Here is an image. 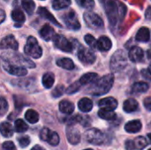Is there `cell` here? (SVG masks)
I'll return each instance as SVG.
<instances>
[{
  "instance_id": "obj_1",
  "label": "cell",
  "mask_w": 151,
  "mask_h": 150,
  "mask_svg": "<svg viewBox=\"0 0 151 150\" xmlns=\"http://www.w3.org/2000/svg\"><path fill=\"white\" fill-rule=\"evenodd\" d=\"M100 2L104 8L110 23L112 26L117 25L119 20L125 17L127 8L121 2L117 0H100Z\"/></svg>"
},
{
  "instance_id": "obj_2",
  "label": "cell",
  "mask_w": 151,
  "mask_h": 150,
  "mask_svg": "<svg viewBox=\"0 0 151 150\" xmlns=\"http://www.w3.org/2000/svg\"><path fill=\"white\" fill-rule=\"evenodd\" d=\"M114 81L112 74H107L94 82V85L89 88L90 94L93 95H102L107 94L111 88Z\"/></svg>"
},
{
  "instance_id": "obj_3",
  "label": "cell",
  "mask_w": 151,
  "mask_h": 150,
  "mask_svg": "<svg viewBox=\"0 0 151 150\" xmlns=\"http://www.w3.org/2000/svg\"><path fill=\"white\" fill-rule=\"evenodd\" d=\"M3 59L5 62H8L10 64H14L15 65H19V66H25V67H28V68H35V65L34 64V62H32L31 60L24 57L21 54H18V53H4L2 55Z\"/></svg>"
},
{
  "instance_id": "obj_4",
  "label": "cell",
  "mask_w": 151,
  "mask_h": 150,
  "mask_svg": "<svg viewBox=\"0 0 151 150\" xmlns=\"http://www.w3.org/2000/svg\"><path fill=\"white\" fill-rule=\"evenodd\" d=\"M111 69L113 72H119L123 70L127 65V57L124 50H117L111 57Z\"/></svg>"
},
{
  "instance_id": "obj_5",
  "label": "cell",
  "mask_w": 151,
  "mask_h": 150,
  "mask_svg": "<svg viewBox=\"0 0 151 150\" xmlns=\"http://www.w3.org/2000/svg\"><path fill=\"white\" fill-rule=\"evenodd\" d=\"M25 53L34 58H40L42 55V50L38 44L37 40L34 36H29L24 48Z\"/></svg>"
},
{
  "instance_id": "obj_6",
  "label": "cell",
  "mask_w": 151,
  "mask_h": 150,
  "mask_svg": "<svg viewBox=\"0 0 151 150\" xmlns=\"http://www.w3.org/2000/svg\"><path fill=\"white\" fill-rule=\"evenodd\" d=\"M83 19L87 26L92 29H100L104 27V21L99 15L92 11H87L84 13Z\"/></svg>"
},
{
  "instance_id": "obj_7",
  "label": "cell",
  "mask_w": 151,
  "mask_h": 150,
  "mask_svg": "<svg viewBox=\"0 0 151 150\" xmlns=\"http://www.w3.org/2000/svg\"><path fill=\"white\" fill-rule=\"evenodd\" d=\"M64 22L65 24V26L72 30H79L81 28V24L80 21L77 18V15L75 13L74 11L70 10L69 11H67L66 13H65L64 17H63Z\"/></svg>"
},
{
  "instance_id": "obj_8",
  "label": "cell",
  "mask_w": 151,
  "mask_h": 150,
  "mask_svg": "<svg viewBox=\"0 0 151 150\" xmlns=\"http://www.w3.org/2000/svg\"><path fill=\"white\" fill-rule=\"evenodd\" d=\"M87 141L95 145H101L104 142L105 137L104 134L98 129L92 128L86 132Z\"/></svg>"
},
{
  "instance_id": "obj_9",
  "label": "cell",
  "mask_w": 151,
  "mask_h": 150,
  "mask_svg": "<svg viewBox=\"0 0 151 150\" xmlns=\"http://www.w3.org/2000/svg\"><path fill=\"white\" fill-rule=\"evenodd\" d=\"M41 140L48 142L51 146H57L59 143V136L56 132L50 130L49 128H43L40 132Z\"/></svg>"
},
{
  "instance_id": "obj_10",
  "label": "cell",
  "mask_w": 151,
  "mask_h": 150,
  "mask_svg": "<svg viewBox=\"0 0 151 150\" xmlns=\"http://www.w3.org/2000/svg\"><path fill=\"white\" fill-rule=\"evenodd\" d=\"M54 45L65 52H71L73 50V44L65 36L61 34H55L52 38Z\"/></svg>"
},
{
  "instance_id": "obj_11",
  "label": "cell",
  "mask_w": 151,
  "mask_h": 150,
  "mask_svg": "<svg viewBox=\"0 0 151 150\" xmlns=\"http://www.w3.org/2000/svg\"><path fill=\"white\" fill-rule=\"evenodd\" d=\"M3 67L8 73L14 75V76L21 77V76L27 75V71L25 67L19 66V65H15L10 64L8 62H5V61L4 62Z\"/></svg>"
},
{
  "instance_id": "obj_12",
  "label": "cell",
  "mask_w": 151,
  "mask_h": 150,
  "mask_svg": "<svg viewBox=\"0 0 151 150\" xmlns=\"http://www.w3.org/2000/svg\"><path fill=\"white\" fill-rule=\"evenodd\" d=\"M78 57L83 64L86 65H91L96 61V56L93 51L86 48H81L78 51Z\"/></svg>"
},
{
  "instance_id": "obj_13",
  "label": "cell",
  "mask_w": 151,
  "mask_h": 150,
  "mask_svg": "<svg viewBox=\"0 0 151 150\" xmlns=\"http://www.w3.org/2000/svg\"><path fill=\"white\" fill-rule=\"evenodd\" d=\"M19 48V43L14 38L13 35L10 34L5 36L0 42V49L2 50H8L11 49L12 50H17Z\"/></svg>"
},
{
  "instance_id": "obj_14",
  "label": "cell",
  "mask_w": 151,
  "mask_h": 150,
  "mask_svg": "<svg viewBox=\"0 0 151 150\" xmlns=\"http://www.w3.org/2000/svg\"><path fill=\"white\" fill-rule=\"evenodd\" d=\"M66 136L68 141L73 145H76L81 141V133L79 130L71 125H69L66 128Z\"/></svg>"
},
{
  "instance_id": "obj_15",
  "label": "cell",
  "mask_w": 151,
  "mask_h": 150,
  "mask_svg": "<svg viewBox=\"0 0 151 150\" xmlns=\"http://www.w3.org/2000/svg\"><path fill=\"white\" fill-rule=\"evenodd\" d=\"M98 105L101 109L114 111L118 107V102L113 97H107V98H104L100 100V102L98 103Z\"/></svg>"
},
{
  "instance_id": "obj_16",
  "label": "cell",
  "mask_w": 151,
  "mask_h": 150,
  "mask_svg": "<svg viewBox=\"0 0 151 150\" xmlns=\"http://www.w3.org/2000/svg\"><path fill=\"white\" fill-rule=\"evenodd\" d=\"M143 57H144L143 50L140 47L134 46L129 50V59L132 62H134V63L141 62L143 59Z\"/></svg>"
},
{
  "instance_id": "obj_17",
  "label": "cell",
  "mask_w": 151,
  "mask_h": 150,
  "mask_svg": "<svg viewBox=\"0 0 151 150\" xmlns=\"http://www.w3.org/2000/svg\"><path fill=\"white\" fill-rule=\"evenodd\" d=\"M111 48V41L107 36H101L96 42V49L100 51H108Z\"/></svg>"
},
{
  "instance_id": "obj_18",
  "label": "cell",
  "mask_w": 151,
  "mask_h": 150,
  "mask_svg": "<svg viewBox=\"0 0 151 150\" xmlns=\"http://www.w3.org/2000/svg\"><path fill=\"white\" fill-rule=\"evenodd\" d=\"M40 35L44 41L49 42L55 35V31L50 25H44L40 30Z\"/></svg>"
},
{
  "instance_id": "obj_19",
  "label": "cell",
  "mask_w": 151,
  "mask_h": 150,
  "mask_svg": "<svg viewBox=\"0 0 151 150\" xmlns=\"http://www.w3.org/2000/svg\"><path fill=\"white\" fill-rule=\"evenodd\" d=\"M37 13L41 16V17H42V18H44V19H46L47 20H49L50 22H51V23H53L54 25H56V26H58V27H61V25L58 23V21L55 19V17L45 8V7H40L39 9H38V11H37Z\"/></svg>"
},
{
  "instance_id": "obj_20",
  "label": "cell",
  "mask_w": 151,
  "mask_h": 150,
  "mask_svg": "<svg viewBox=\"0 0 151 150\" xmlns=\"http://www.w3.org/2000/svg\"><path fill=\"white\" fill-rule=\"evenodd\" d=\"M16 3H19L20 6L29 14L32 15L35 9V4L33 0H16Z\"/></svg>"
},
{
  "instance_id": "obj_21",
  "label": "cell",
  "mask_w": 151,
  "mask_h": 150,
  "mask_svg": "<svg viewBox=\"0 0 151 150\" xmlns=\"http://www.w3.org/2000/svg\"><path fill=\"white\" fill-rule=\"evenodd\" d=\"M59 111L66 115H70L74 111V105L73 103L67 101V100H64L61 101L59 103Z\"/></svg>"
},
{
  "instance_id": "obj_22",
  "label": "cell",
  "mask_w": 151,
  "mask_h": 150,
  "mask_svg": "<svg viewBox=\"0 0 151 150\" xmlns=\"http://www.w3.org/2000/svg\"><path fill=\"white\" fill-rule=\"evenodd\" d=\"M141 129H142V123L140 120L130 121V122L127 123V125L125 126V130L127 133H138Z\"/></svg>"
},
{
  "instance_id": "obj_23",
  "label": "cell",
  "mask_w": 151,
  "mask_h": 150,
  "mask_svg": "<svg viewBox=\"0 0 151 150\" xmlns=\"http://www.w3.org/2000/svg\"><path fill=\"white\" fill-rule=\"evenodd\" d=\"M138 107H139V104H138L137 101L133 98L127 99V101H125V103L123 104V109L127 113H131V112L137 111Z\"/></svg>"
},
{
  "instance_id": "obj_24",
  "label": "cell",
  "mask_w": 151,
  "mask_h": 150,
  "mask_svg": "<svg viewBox=\"0 0 151 150\" xmlns=\"http://www.w3.org/2000/svg\"><path fill=\"white\" fill-rule=\"evenodd\" d=\"M98 75L95 72H88L86 73L84 75L81 76V78L80 79V83L81 85H88V84H91L96 82L98 79Z\"/></svg>"
},
{
  "instance_id": "obj_25",
  "label": "cell",
  "mask_w": 151,
  "mask_h": 150,
  "mask_svg": "<svg viewBox=\"0 0 151 150\" xmlns=\"http://www.w3.org/2000/svg\"><path fill=\"white\" fill-rule=\"evenodd\" d=\"M12 19L15 21L16 27H20L25 21V15L19 9H14L12 11Z\"/></svg>"
},
{
  "instance_id": "obj_26",
  "label": "cell",
  "mask_w": 151,
  "mask_h": 150,
  "mask_svg": "<svg viewBox=\"0 0 151 150\" xmlns=\"http://www.w3.org/2000/svg\"><path fill=\"white\" fill-rule=\"evenodd\" d=\"M78 107H79L80 111H81L82 112H88L93 108V103L90 99L85 97V98H82L80 100V102L78 103Z\"/></svg>"
},
{
  "instance_id": "obj_27",
  "label": "cell",
  "mask_w": 151,
  "mask_h": 150,
  "mask_svg": "<svg viewBox=\"0 0 151 150\" xmlns=\"http://www.w3.org/2000/svg\"><path fill=\"white\" fill-rule=\"evenodd\" d=\"M0 133L4 137L9 138L12 137L13 134V128L12 126L10 123L7 122H3L0 125Z\"/></svg>"
},
{
  "instance_id": "obj_28",
  "label": "cell",
  "mask_w": 151,
  "mask_h": 150,
  "mask_svg": "<svg viewBox=\"0 0 151 150\" xmlns=\"http://www.w3.org/2000/svg\"><path fill=\"white\" fill-rule=\"evenodd\" d=\"M135 38L138 42H148L150 38V33L149 28H147V27L140 28L136 34Z\"/></svg>"
},
{
  "instance_id": "obj_29",
  "label": "cell",
  "mask_w": 151,
  "mask_h": 150,
  "mask_svg": "<svg viewBox=\"0 0 151 150\" xmlns=\"http://www.w3.org/2000/svg\"><path fill=\"white\" fill-rule=\"evenodd\" d=\"M57 65L65 70H73L74 68V63L72 59L65 57V58H60L57 61Z\"/></svg>"
},
{
  "instance_id": "obj_30",
  "label": "cell",
  "mask_w": 151,
  "mask_h": 150,
  "mask_svg": "<svg viewBox=\"0 0 151 150\" xmlns=\"http://www.w3.org/2000/svg\"><path fill=\"white\" fill-rule=\"evenodd\" d=\"M148 89H149V85L143 81H140V82H136L134 84L132 88V93L142 94V93H145Z\"/></svg>"
},
{
  "instance_id": "obj_31",
  "label": "cell",
  "mask_w": 151,
  "mask_h": 150,
  "mask_svg": "<svg viewBox=\"0 0 151 150\" xmlns=\"http://www.w3.org/2000/svg\"><path fill=\"white\" fill-rule=\"evenodd\" d=\"M54 81H55V77L52 72H46L42 76V82L45 88H50L53 86Z\"/></svg>"
},
{
  "instance_id": "obj_32",
  "label": "cell",
  "mask_w": 151,
  "mask_h": 150,
  "mask_svg": "<svg viewBox=\"0 0 151 150\" xmlns=\"http://www.w3.org/2000/svg\"><path fill=\"white\" fill-rule=\"evenodd\" d=\"M98 116L104 120H114L117 117L116 114L113 112V111L106 110V109H101L98 111Z\"/></svg>"
},
{
  "instance_id": "obj_33",
  "label": "cell",
  "mask_w": 151,
  "mask_h": 150,
  "mask_svg": "<svg viewBox=\"0 0 151 150\" xmlns=\"http://www.w3.org/2000/svg\"><path fill=\"white\" fill-rule=\"evenodd\" d=\"M25 118L30 124H35L39 120V115L34 110H28L25 114Z\"/></svg>"
},
{
  "instance_id": "obj_34",
  "label": "cell",
  "mask_w": 151,
  "mask_h": 150,
  "mask_svg": "<svg viewBox=\"0 0 151 150\" xmlns=\"http://www.w3.org/2000/svg\"><path fill=\"white\" fill-rule=\"evenodd\" d=\"M71 3H72L71 0H53L52 7L55 10H61L70 6Z\"/></svg>"
},
{
  "instance_id": "obj_35",
  "label": "cell",
  "mask_w": 151,
  "mask_h": 150,
  "mask_svg": "<svg viewBox=\"0 0 151 150\" xmlns=\"http://www.w3.org/2000/svg\"><path fill=\"white\" fill-rule=\"evenodd\" d=\"M27 129H28V126L22 119H17L15 121V130L17 133H24Z\"/></svg>"
},
{
  "instance_id": "obj_36",
  "label": "cell",
  "mask_w": 151,
  "mask_h": 150,
  "mask_svg": "<svg viewBox=\"0 0 151 150\" xmlns=\"http://www.w3.org/2000/svg\"><path fill=\"white\" fill-rule=\"evenodd\" d=\"M134 147L135 149H143L146 146H147V141L144 137L142 136H139L137 137L134 141Z\"/></svg>"
},
{
  "instance_id": "obj_37",
  "label": "cell",
  "mask_w": 151,
  "mask_h": 150,
  "mask_svg": "<svg viewBox=\"0 0 151 150\" xmlns=\"http://www.w3.org/2000/svg\"><path fill=\"white\" fill-rule=\"evenodd\" d=\"M81 87V84L80 83V81H77V82H74L73 83L71 86H69V88L66 89V93L68 95H72V94H74L76 92H78L80 90Z\"/></svg>"
},
{
  "instance_id": "obj_38",
  "label": "cell",
  "mask_w": 151,
  "mask_h": 150,
  "mask_svg": "<svg viewBox=\"0 0 151 150\" xmlns=\"http://www.w3.org/2000/svg\"><path fill=\"white\" fill-rule=\"evenodd\" d=\"M8 103L4 97H0V116H4L8 111Z\"/></svg>"
},
{
  "instance_id": "obj_39",
  "label": "cell",
  "mask_w": 151,
  "mask_h": 150,
  "mask_svg": "<svg viewBox=\"0 0 151 150\" xmlns=\"http://www.w3.org/2000/svg\"><path fill=\"white\" fill-rule=\"evenodd\" d=\"M84 39H85V42L88 43V45L90 46L92 49H96V42H97V41L96 40V38L93 35H91V34H86Z\"/></svg>"
},
{
  "instance_id": "obj_40",
  "label": "cell",
  "mask_w": 151,
  "mask_h": 150,
  "mask_svg": "<svg viewBox=\"0 0 151 150\" xmlns=\"http://www.w3.org/2000/svg\"><path fill=\"white\" fill-rule=\"evenodd\" d=\"M79 4L85 9H91L95 5L94 0H78Z\"/></svg>"
},
{
  "instance_id": "obj_41",
  "label": "cell",
  "mask_w": 151,
  "mask_h": 150,
  "mask_svg": "<svg viewBox=\"0 0 151 150\" xmlns=\"http://www.w3.org/2000/svg\"><path fill=\"white\" fill-rule=\"evenodd\" d=\"M65 90V87H64V86H62V85H59V86L56 87V88H55V89L52 91V96H53V97H55V98L60 97V96L64 94Z\"/></svg>"
},
{
  "instance_id": "obj_42",
  "label": "cell",
  "mask_w": 151,
  "mask_h": 150,
  "mask_svg": "<svg viewBox=\"0 0 151 150\" xmlns=\"http://www.w3.org/2000/svg\"><path fill=\"white\" fill-rule=\"evenodd\" d=\"M18 142L21 148H27L30 143V138L28 136H21L18 138Z\"/></svg>"
},
{
  "instance_id": "obj_43",
  "label": "cell",
  "mask_w": 151,
  "mask_h": 150,
  "mask_svg": "<svg viewBox=\"0 0 151 150\" xmlns=\"http://www.w3.org/2000/svg\"><path fill=\"white\" fill-rule=\"evenodd\" d=\"M2 150H17L13 142L12 141H5L2 145Z\"/></svg>"
},
{
  "instance_id": "obj_44",
  "label": "cell",
  "mask_w": 151,
  "mask_h": 150,
  "mask_svg": "<svg viewBox=\"0 0 151 150\" xmlns=\"http://www.w3.org/2000/svg\"><path fill=\"white\" fill-rule=\"evenodd\" d=\"M142 74L144 78H146L147 80H151V65L149 66L148 69H145V70H142Z\"/></svg>"
},
{
  "instance_id": "obj_45",
  "label": "cell",
  "mask_w": 151,
  "mask_h": 150,
  "mask_svg": "<svg viewBox=\"0 0 151 150\" xmlns=\"http://www.w3.org/2000/svg\"><path fill=\"white\" fill-rule=\"evenodd\" d=\"M143 104H144V107L146 108L147 111H151V96L145 98V100L143 102Z\"/></svg>"
},
{
  "instance_id": "obj_46",
  "label": "cell",
  "mask_w": 151,
  "mask_h": 150,
  "mask_svg": "<svg viewBox=\"0 0 151 150\" xmlns=\"http://www.w3.org/2000/svg\"><path fill=\"white\" fill-rule=\"evenodd\" d=\"M126 149L127 150L135 149L134 141H126Z\"/></svg>"
},
{
  "instance_id": "obj_47",
  "label": "cell",
  "mask_w": 151,
  "mask_h": 150,
  "mask_svg": "<svg viewBox=\"0 0 151 150\" xmlns=\"http://www.w3.org/2000/svg\"><path fill=\"white\" fill-rule=\"evenodd\" d=\"M5 19V12L2 9H0V24L3 23Z\"/></svg>"
},
{
  "instance_id": "obj_48",
  "label": "cell",
  "mask_w": 151,
  "mask_h": 150,
  "mask_svg": "<svg viewBox=\"0 0 151 150\" xmlns=\"http://www.w3.org/2000/svg\"><path fill=\"white\" fill-rule=\"evenodd\" d=\"M145 17L147 19H151V7H149L146 11V14Z\"/></svg>"
},
{
  "instance_id": "obj_49",
  "label": "cell",
  "mask_w": 151,
  "mask_h": 150,
  "mask_svg": "<svg viewBox=\"0 0 151 150\" xmlns=\"http://www.w3.org/2000/svg\"><path fill=\"white\" fill-rule=\"evenodd\" d=\"M33 80H32V79H31V80H27L26 82L28 83V85H30V82L33 81ZM19 86H20V87H23V88H27V85H24V82H19Z\"/></svg>"
},
{
  "instance_id": "obj_50",
  "label": "cell",
  "mask_w": 151,
  "mask_h": 150,
  "mask_svg": "<svg viewBox=\"0 0 151 150\" xmlns=\"http://www.w3.org/2000/svg\"><path fill=\"white\" fill-rule=\"evenodd\" d=\"M31 150H45L43 148H42L41 146H39V145H35V147H33L32 148V149Z\"/></svg>"
},
{
  "instance_id": "obj_51",
  "label": "cell",
  "mask_w": 151,
  "mask_h": 150,
  "mask_svg": "<svg viewBox=\"0 0 151 150\" xmlns=\"http://www.w3.org/2000/svg\"><path fill=\"white\" fill-rule=\"evenodd\" d=\"M147 57H148V58H149L150 60H151V49L147 51Z\"/></svg>"
},
{
  "instance_id": "obj_52",
  "label": "cell",
  "mask_w": 151,
  "mask_h": 150,
  "mask_svg": "<svg viewBox=\"0 0 151 150\" xmlns=\"http://www.w3.org/2000/svg\"><path fill=\"white\" fill-rule=\"evenodd\" d=\"M148 138L150 139V141L151 142V133H149V134H148Z\"/></svg>"
},
{
  "instance_id": "obj_53",
  "label": "cell",
  "mask_w": 151,
  "mask_h": 150,
  "mask_svg": "<svg viewBox=\"0 0 151 150\" xmlns=\"http://www.w3.org/2000/svg\"><path fill=\"white\" fill-rule=\"evenodd\" d=\"M85 150H93V149H85Z\"/></svg>"
},
{
  "instance_id": "obj_54",
  "label": "cell",
  "mask_w": 151,
  "mask_h": 150,
  "mask_svg": "<svg viewBox=\"0 0 151 150\" xmlns=\"http://www.w3.org/2000/svg\"><path fill=\"white\" fill-rule=\"evenodd\" d=\"M149 150H151V149H149Z\"/></svg>"
}]
</instances>
